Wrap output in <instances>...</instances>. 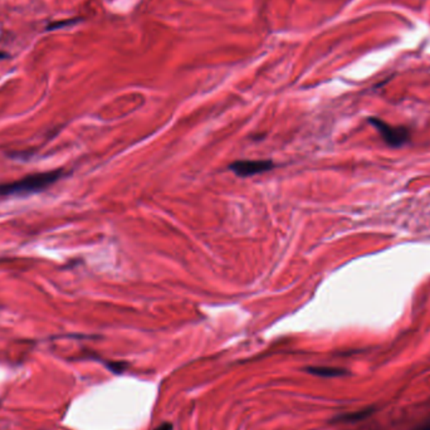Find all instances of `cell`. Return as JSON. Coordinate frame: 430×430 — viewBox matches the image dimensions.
I'll return each mask as SVG.
<instances>
[{
  "label": "cell",
  "instance_id": "6da1fadb",
  "mask_svg": "<svg viewBox=\"0 0 430 430\" xmlns=\"http://www.w3.org/2000/svg\"><path fill=\"white\" fill-rule=\"evenodd\" d=\"M64 176V169H54L51 171L35 173L23 176L17 180L0 184V198L11 197H28L32 194L42 192L51 187L57 181Z\"/></svg>",
  "mask_w": 430,
  "mask_h": 430
},
{
  "label": "cell",
  "instance_id": "7a4b0ae2",
  "mask_svg": "<svg viewBox=\"0 0 430 430\" xmlns=\"http://www.w3.org/2000/svg\"><path fill=\"white\" fill-rule=\"evenodd\" d=\"M368 122L373 124L376 130L379 131L380 136L384 139V141L391 147H400L409 141L410 134L405 127H396L386 124L383 120L371 117Z\"/></svg>",
  "mask_w": 430,
  "mask_h": 430
},
{
  "label": "cell",
  "instance_id": "3957f363",
  "mask_svg": "<svg viewBox=\"0 0 430 430\" xmlns=\"http://www.w3.org/2000/svg\"><path fill=\"white\" fill-rule=\"evenodd\" d=\"M274 165L269 160H239L229 165V169L240 178L258 175L273 169Z\"/></svg>",
  "mask_w": 430,
  "mask_h": 430
},
{
  "label": "cell",
  "instance_id": "277c9868",
  "mask_svg": "<svg viewBox=\"0 0 430 430\" xmlns=\"http://www.w3.org/2000/svg\"><path fill=\"white\" fill-rule=\"evenodd\" d=\"M306 371L321 378H339V376H345L347 373L345 368H331V366H308L306 368Z\"/></svg>",
  "mask_w": 430,
  "mask_h": 430
},
{
  "label": "cell",
  "instance_id": "5b68a950",
  "mask_svg": "<svg viewBox=\"0 0 430 430\" xmlns=\"http://www.w3.org/2000/svg\"><path fill=\"white\" fill-rule=\"evenodd\" d=\"M106 366H108L112 373H122L124 370L127 368V364L126 362L122 361H111L108 362L106 364Z\"/></svg>",
  "mask_w": 430,
  "mask_h": 430
},
{
  "label": "cell",
  "instance_id": "8992f818",
  "mask_svg": "<svg viewBox=\"0 0 430 430\" xmlns=\"http://www.w3.org/2000/svg\"><path fill=\"white\" fill-rule=\"evenodd\" d=\"M81 21L79 18H74V19H69V21H64V22H56L51 24V25H48V30H54V29L62 28L64 25H72V24H76V23Z\"/></svg>",
  "mask_w": 430,
  "mask_h": 430
},
{
  "label": "cell",
  "instance_id": "52a82bcc",
  "mask_svg": "<svg viewBox=\"0 0 430 430\" xmlns=\"http://www.w3.org/2000/svg\"><path fill=\"white\" fill-rule=\"evenodd\" d=\"M368 413H365V412H361V413L356 414H350V415H345V417H342L341 419H344V420H354V419H360L364 418V417H366Z\"/></svg>",
  "mask_w": 430,
  "mask_h": 430
},
{
  "label": "cell",
  "instance_id": "ba28073f",
  "mask_svg": "<svg viewBox=\"0 0 430 430\" xmlns=\"http://www.w3.org/2000/svg\"><path fill=\"white\" fill-rule=\"evenodd\" d=\"M174 426L171 423H163L161 425H158V428H155L153 430H173Z\"/></svg>",
  "mask_w": 430,
  "mask_h": 430
},
{
  "label": "cell",
  "instance_id": "9c48e42d",
  "mask_svg": "<svg viewBox=\"0 0 430 430\" xmlns=\"http://www.w3.org/2000/svg\"><path fill=\"white\" fill-rule=\"evenodd\" d=\"M417 430H430V423L429 424L423 425V426H420V428Z\"/></svg>",
  "mask_w": 430,
  "mask_h": 430
},
{
  "label": "cell",
  "instance_id": "30bf717a",
  "mask_svg": "<svg viewBox=\"0 0 430 430\" xmlns=\"http://www.w3.org/2000/svg\"><path fill=\"white\" fill-rule=\"evenodd\" d=\"M6 57L8 56H6V54H4V53H0V58H6Z\"/></svg>",
  "mask_w": 430,
  "mask_h": 430
}]
</instances>
